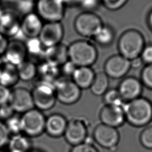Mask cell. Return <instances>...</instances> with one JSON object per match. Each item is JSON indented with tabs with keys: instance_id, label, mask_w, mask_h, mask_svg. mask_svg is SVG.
Listing matches in <instances>:
<instances>
[{
	"instance_id": "obj_24",
	"label": "cell",
	"mask_w": 152,
	"mask_h": 152,
	"mask_svg": "<svg viewBox=\"0 0 152 152\" xmlns=\"http://www.w3.org/2000/svg\"><path fill=\"white\" fill-rule=\"evenodd\" d=\"M91 66L77 67L71 80L81 89L90 88L95 76Z\"/></svg>"
},
{
	"instance_id": "obj_33",
	"label": "cell",
	"mask_w": 152,
	"mask_h": 152,
	"mask_svg": "<svg viewBox=\"0 0 152 152\" xmlns=\"http://www.w3.org/2000/svg\"><path fill=\"white\" fill-rule=\"evenodd\" d=\"M140 141L144 147L152 150V125L146 127L142 131L140 135Z\"/></svg>"
},
{
	"instance_id": "obj_50",
	"label": "cell",
	"mask_w": 152,
	"mask_h": 152,
	"mask_svg": "<svg viewBox=\"0 0 152 152\" xmlns=\"http://www.w3.org/2000/svg\"><path fill=\"white\" fill-rule=\"evenodd\" d=\"M0 152H2V151H1V150H0Z\"/></svg>"
},
{
	"instance_id": "obj_35",
	"label": "cell",
	"mask_w": 152,
	"mask_h": 152,
	"mask_svg": "<svg viewBox=\"0 0 152 152\" xmlns=\"http://www.w3.org/2000/svg\"><path fill=\"white\" fill-rule=\"evenodd\" d=\"M128 0H101L102 5L110 11H117L122 8Z\"/></svg>"
},
{
	"instance_id": "obj_5",
	"label": "cell",
	"mask_w": 152,
	"mask_h": 152,
	"mask_svg": "<svg viewBox=\"0 0 152 152\" xmlns=\"http://www.w3.org/2000/svg\"><path fill=\"white\" fill-rule=\"evenodd\" d=\"M65 8L62 0H36L35 12L46 22H61Z\"/></svg>"
},
{
	"instance_id": "obj_49",
	"label": "cell",
	"mask_w": 152,
	"mask_h": 152,
	"mask_svg": "<svg viewBox=\"0 0 152 152\" xmlns=\"http://www.w3.org/2000/svg\"><path fill=\"white\" fill-rule=\"evenodd\" d=\"M1 61H1V59H0V64H1Z\"/></svg>"
},
{
	"instance_id": "obj_6",
	"label": "cell",
	"mask_w": 152,
	"mask_h": 152,
	"mask_svg": "<svg viewBox=\"0 0 152 152\" xmlns=\"http://www.w3.org/2000/svg\"><path fill=\"white\" fill-rule=\"evenodd\" d=\"M21 117L22 133L28 137H36L45 132L46 117L42 111L33 108Z\"/></svg>"
},
{
	"instance_id": "obj_17",
	"label": "cell",
	"mask_w": 152,
	"mask_h": 152,
	"mask_svg": "<svg viewBox=\"0 0 152 152\" xmlns=\"http://www.w3.org/2000/svg\"><path fill=\"white\" fill-rule=\"evenodd\" d=\"M3 56L4 57V61L18 66L27 59L25 42L17 39H14L9 41Z\"/></svg>"
},
{
	"instance_id": "obj_29",
	"label": "cell",
	"mask_w": 152,
	"mask_h": 152,
	"mask_svg": "<svg viewBox=\"0 0 152 152\" xmlns=\"http://www.w3.org/2000/svg\"><path fill=\"white\" fill-rule=\"evenodd\" d=\"M103 100L106 105L123 106L125 103L117 88H109L103 94Z\"/></svg>"
},
{
	"instance_id": "obj_10",
	"label": "cell",
	"mask_w": 152,
	"mask_h": 152,
	"mask_svg": "<svg viewBox=\"0 0 152 152\" xmlns=\"http://www.w3.org/2000/svg\"><path fill=\"white\" fill-rule=\"evenodd\" d=\"M93 138L100 147L112 150L118 146L120 135L117 128L101 123L94 128Z\"/></svg>"
},
{
	"instance_id": "obj_1",
	"label": "cell",
	"mask_w": 152,
	"mask_h": 152,
	"mask_svg": "<svg viewBox=\"0 0 152 152\" xmlns=\"http://www.w3.org/2000/svg\"><path fill=\"white\" fill-rule=\"evenodd\" d=\"M123 109L125 120L132 126H144L152 121V103L145 97L125 102Z\"/></svg>"
},
{
	"instance_id": "obj_2",
	"label": "cell",
	"mask_w": 152,
	"mask_h": 152,
	"mask_svg": "<svg viewBox=\"0 0 152 152\" xmlns=\"http://www.w3.org/2000/svg\"><path fill=\"white\" fill-rule=\"evenodd\" d=\"M68 52L69 60L77 67L91 66L98 58L96 46L86 39L72 42L68 46Z\"/></svg>"
},
{
	"instance_id": "obj_37",
	"label": "cell",
	"mask_w": 152,
	"mask_h": 152,
	"mask_svg": "<svg viewBox=\"0 0 152 152\" xmlns=\"http://www.w3.org/2000/svg\"><path fill=\"white\" fill-rule=\"evenodd\" d=\"M102 5L101 0H80L78 7L84 11L94 12Z\"/></svg>"
},
{
	"instance_id": "obj_25",
	"label": "cell",
	"mask_w": 152,
	"mask_h": 152,
	"mask_svg": "<svg viewBox=\"0 0 152 152\" xmlns=\"http://www.w3.org/2000/svg\"><path fill=\"white\" fill-rule=\"evenodd\" d=\"M8 145L10 152H29L31 151V142L30 137L21 133L12 135Z\"/></svg>"
},
{
	"instance_id": "obj_3",
	"label": "cell",
	"mask_w": 152,
	"mask_h": 152,
	"mask_svg": "<svg viewBox=\"0 0 152 152\" xmlns=\"http://www.w3.org/2000/svg\"><path fill=\"white\" fill-rule=\"evenodd\" d=\"M145 46L144 36L139 30L134 28L124 31L117 43L119 54L129 61L139 57Z\"/></svg>"
},
{
	"instance_id": "obj_39",
	"label": "cell",
	"mask_w": 152,
	"mask_h": 152,
	"mask_svg": "<svg viewBox=\"0 0 152 152\" xmlns=\"http://www.w3.org/2000/svg\"><path fill=\"white\" fill-rule=\"evenodd\" d=\"M140 56L144 64H152V45L145 46Z\"/></svg>"
},
{
	"instance_id": "obj_15",
	"label": "cell",
	"mask_w": 152,
	"mask_h": 152,
	"mask_svg": "<svg viewBox=\"0 0 152 152\" xmlns=\"http://www.w3.org/2000/svg\"><path fill=\"white\" fill-rule=\"evenodd\" d=\"M99 118L102 124L116 128L126 121L123 106L106 104L100 111Z\"/></svg>"
},
{
	"instance_id": "obj_9",
	"label": "cell",
	"mask_w": 152,
	"mask_h": 152,
	"mask_svg": "<svg viewBox=\"0 0 152 152\" xmlns=\"http://www.w3.org/2000/svg\"><path fill=\"white\" fill-rule=\"evenodd\" d=\"M56 100L65 105L77 103L81 96V90L71 79L61 78L55 85Z\"/></svg>"
},
{
	"instance_id": "obj_32",
	"label": "cell",
	"mask_w": 152,
	"mask_h": 152,
	"mask_svg": "<svg viewBox=\"0 0 152 152\" xmlns=\"http://www.w3.org/2000/svg\"><path fill=\"white\" fill-rule=\"evenodd\" d=\"M140 81L147 88L152 90V64L145 65L140 74Z\"/></svg>"
},
{
	"instance_id": "obj_27",
	"label": "cell",
	"mask_w": 152,
	"mask_h": 152,
	"mask_svg": "<svg viewBox=\"0 0 152 152\" xmlns=\"http://www.w3.org/2000/svg\"><path fill=\"white\" fill-rule=\"evenodd\" d=\"M109 78L104 71H99L95 74L90 90L94 96H103L109 89Z\"/></svg>"
},
{
	"instance_id": "obj_7",
	"label": "cell",
	"mask_w": 152,
	"mask_h": 152,
	"mask_svg": "<svg viewBox=\"0 0 152 152\" xmlns=\"http://www.w3.org/2000/svg\"><path fill=\"white\" fill-rule=\"evenodd\" d=\"M31 91L35 108L43 112L54 106L56 100L55 86L38 82Z\"/></svg>"
},
{
	"instance_id": "obj_42",
	"label": "cell",
	"mask_w": 152,
	"mask_h": 152,
	"mask_svg": "<svg viewBox=\"0 0 152 152\" xmlns=\"http://www.w3.org/2000/svg\"><path fill=\"white\" fill-rule=\"evenodd\" d=\"M9 43L8 38L0 33V56H4Z\"/></svg>"
},
{
	"instance_id": "obj_43",
	"label": "cell",
	"mask_w": 152,
	"mask_h": 152,
	"mask_svg": "<svg viewBox=\"0 0 152 152\" xmlns=\"http://www.w3.org/2000/svg\"><path fill=\"white\" fill-rule=\"evenodd\" d=\"M144 63H143L141 58H140V56L130 60L131 68H134V69L139 68L142 66V65Z\"/></svg>"
},
{
	"instance_id": "obj_30",
	"label": "cell",
	"mask_w": 152,
	"mask_h": 152,
	"mask_svg": "<svg viewBox=\"0 0 152 152\" xmlns=\"http://www.w3.org/2000/svg\"><path fill=\"white\" fill-rule=\"evenodd\" d=\"M36 0H18L14 5V11L22 17L28 14L35 11Z\"/></svg>"
},
{
	"instance_id": "obj_31",
	"label": "cell",
	"mask_w": 152,
	"mask_h": 152,
	"mask_svg": "<svg viewBox=\"0 0 152 152\" xmlns=\"http://www.w3.org/2000/svg\"><path fill=\"white\" fill-rule=\"evenodd\" d=\"M5 124L10 134L16 135L22 133L21 117L12 115L6 120Z\"/></svg>"
},
{
	"instance_id": "obj_48",
	"label": "cell",
	"mask_w": 152,
	"mask_h": 152,
	"mask_svg": "<svg viewBox=\"0 0 152 152\" xmlns=\"http://www.w3.org/2000/svg\"><path fill=\"white\" fill-rule=\"evenodd\" d=\"M29 152H43L40 150H31Z\"/></svg>"
},
{
	"instance_id": "obj_26",
	"label": "cell",
	"mask_w": 152,
	"mask_h": 152,
	"mask_svg": "<svg viewBox=\"0 0 152 152\" xmlns=\"http://www.w3.org/2000/svg\"><path fill=\"white\" fill-rule=\"evenodd\" d=\"M115 31L109 24H104L98 33L93 37L94 41L100 46L108 47L114 42Z\"/></svg>"
},
{
	"instance_id": "obj_12",
	"label": "cell",
	"mask_w": 152,
	"mask_h": 152,
	"mask_svg": "<svg viewBox=\"0 0 152 152\" xmlns=\"http://www.w3.org/2000/svg\"><path fill=\"white\" fill-rule=\"evenodd\" d=\"M8 103L14 112L22 114L34 108L31 91L24 87L11 90Z\"/></svg>"
},
{
	"instance_id": "obj_22",
	"label": "cell",
	"mask_w": 152,
	"mask_h": 152,
	"mask_svg": "<svg viewBox=\"0 0 152 152\" xmlns=\"http://www.w3.org/2000/svg\"><path fill=\"white\" fill-rule=\"evenodd\" d=\"M37 77L39 78V82L46 83L53 86L62 78L60 68L45 61L37 65Z\"/></svg>"
},
{
	"instance_id": "obj_14",
	"label": "cell",
	"mask_w": 152,
	"mask_h": 152,
	"mask_svg": "<svg viewBox=\"0 0 152 152\" xmlns=\"http://www.w3.org/2000/svg\"><path fill=\"white\" fill-rule=\"evenodd\" d=\"M143 85L138 78L126 77L119 83L118 90L125 102H127L141 97Z\"/></svg>"
},
{
	"instance_id": "obj_20",
	"label": "cell",
	"mask_w": 152,
	"mask_h": 152,
	"mask_svg": "<svg viewBox=\"0 0 152 152\" xmlns=\"http://www.w3.org/2000/svg\"><path fill=\"white\" fill-rule=\"evenodd\" d=\"M69 60L68 46L62 43L46 48L45 62L60 67Z\"/></svg>"
},
{
	"instance_id": "obj_21",
	"label": "cell",
	"mask_w": 152,
	"mask_h": 152,
	"mask_svg": "<svg viewBox=\"0 0 152 152\" xmlns=\"http://www.w3.org/2000/svg\"><path fill=\"white\" fill-rule=\"evenodd\" d=\"M27 50V59L37 65L45 61L46 48L38 37L27 39L25 42Z\"/></svg>"
},
{
	"instance_id": "obj_23",
	"label": "cell",
	"mask_w": 152,
	"mask_h": 152,
	"mask_svg": "<svg viewBox=\"0 0 152 152\" xmlns=\"http://www.w3.org/2000/svg\"><path fill=\"white\" fill-rule=\"evenodd\" d=\"M20 80L17 67L6 61L0 64V84L10 88Z\"/></svg>"
},
{
	"instance_id": "obj_38",
	"label": "cell",
	"mask_w": 152,
	"mask_h": 152,
	"mask_svg": "<svg viewBox=\"0 0 152 152\" xmlns=\"http://www.w3.org/2000/svg\"><path fill=\"white\" fill-rule=\"evenodd\" d=\"M10 134L5 123L0 120V148L8 144Z\"/></svg>"
},
{
	"instance_id": "obj_46",
	"label": "cell",
	"mask_w": 152,
	"mask_h": 152,
	"mask_svg": "<svg viewBox=\"0 0 152 152\" xmlns=\"http://www.w3.org/2000/svg\"><path fill=\"white\" fill-rule=\"evenodd\" d=\"M3 4L5 5H11L13 6L16 4V2L18 0H0Z\"/></svg>"
},
{
	"instance_id": "obj_16",
	"label": "cell",
	"mask_w": 152,
	"mask_h": 152,
	"mask_svg": "<svg viewBox=\"0 0 152 152\" xmlns=\"http://www.w3.org/2000/svg\"><path fill=\"white\" fill-rule=\"evenodd\" d=\"M21 18L14 11H5L0 18V33L7 38L20 32Z\"/></svg>"
},
{
	"instance_id": "obj_11",
	"label": "cell",
	"mask_w": 152,
	"mask_h": 152,
	"mask_svg": "<svg viewBox=\"0 0 152 152\" xmlns=\"http://www.w3.org/2000/svg\"><path fill=\"white\" fill-rule=\"evenodd\" d=\"M131 68L130 61L118 53L109 56L106 60L103 71L109 78L119 79L125 76Z\"/></svg>"
},
{
	"instance_id": "obj_44",
	"label": "cell",
	"mask_w": 152,
	"mask_h": 152,
	"mask_svg": "<svg viewBox=\"0 0 152 152\" xmlns=\"http://www.w3.org/2000/svg\"><path fill=\"white\" fill-rule=\"evenodd\" d=\"M66 7H74L79 5L80 0H62Z\"/></svg>"
},
{
	"instance_id": "obj_45",
	"label": "cell",
	"mask_w": 152,
	"mask_h": 152,
	"mask_svg": "<svg viewBox=\"0 0 152 152\" xmlns=\"http://www.w3.org/2000/svg\"><path fill=\"white\" fill-rule=\"evenodd\" d=\"M147 24L149 28H150V30H152V9L150 10V11L149 12L147 15Z\"/></svg>"
},
{
	"instance_id": "obj_4",
	"label": "cell",
	"mask_w": 152,
	"mask_h": 152,
	"mask_svg": "<svg viewBox=\"0 0 152 152\" xmlns=\"http://www.w3.org/2000/svg\"><path fill=\"white\" fill-rule=\"evenodd\" d=\"M103 24L101 17L95 12L83 11L75 18L73 26L78 34L83 37L93 39Z\"/></svg>"
},
{
	"instance_id": "obj_18",
	"label": "cell",
	"mask_w": 152,
	"mask_h": 152,
	"mask_svg": "<svg viewBox=\"0 0 152 152\" xmlns=\"http://www.w3.org/2000/svg\"><path fill=\"white\" fill-rule=\"evenodd\" d=\"M43 26V20L34 11L22 17L20 32L27 39L38 37Z\"/></svg>"
},
{
	"instance_id": "obj_28",
	"label": "cell",
	"mask_w": 152,
	"mask_h": 152,
	"mask_svg": "<svg viewBox=\"0 0 152 152\" xmlns=\"http://www.w3.org/2000/svg\"><path fill=\"white\" fill-rule=\"evenodd\" d=\"M20 80L30 81L37 77V65L34 62L26 59L17 66Z\"/></svg>"
},
{
	"instance_id": "obj_13",
	"label": "cell",
	"mask_w": 152,
	"mask_h": 152,
	"mask_svg": "<svg viewBox=\"0 0 152 152\" xmlns=\"http://www.w3.org/2000/svg\"><path fill=\"white\" fill-rule=\"evenodd\" d=\"M64 35V28L61 22H46L43 24L38 36L45 48L61 43Z\"/></svg>"
},
{
	"instance_id": "obj_8",
	"label": "cell",
	"mask_w": 152,
	"mask_h": 152,
	"mask_svg": "<svg viewBox=\"0 0 152 152\" xmlns=\"http://www.w3.org/2000/svg\"><path fill=\"white\" fill-rule=\"evenodd\" d=\"M88 122L81 117H75L68 121L64 134L65 141L72 146L85 142L88 138Z\"/></svg>"
},
{
	"instance_id": "obj_34",
	"label": "cell",
	"mask_w": 152,
	"mask_h": 152,
	"mask_svg": "<svg viewBox=\"0 0 152 152\" xmlns=\"http://www.w3.org/2000/svg\"><path fill=\"white\" fill-rule=\"evenodd\" d=\"M59 68L62 78L71 79L77 66L72 62L68 60Z\"/></svg>"
},
{
	"instance_id": "obj_41",
	"label": "cell",
	"mask_w": 152,
	"mask_h": 152,
	"mask_svg": "<svg viewBox=\"0 0 152 152\" xmlns=\"http://www.w3.org/2000/svg\"><path fill=\"white\" fill-rule=\"evenodd\" d=\"M11 90L0 84V105L8 103Z\"/></svg>"
},
{
	"instance_id": "obj_19",
	"label": "cell",
	"mask_w": 152,
	"mask_h": 152,
	"mask_svg": "<svg viewBox=\"0 0 152 152\" xmlns=\"http://www.w3.org/2000/svg\"><path fill=\"white\" fill-rule=\"evenodd\" d=\"M68 121L61 113H53L46 118L45 132L50 137L58 138L64 135Z\"/></svg>"
},
{
	"instance_id": "obj_40",
	"label": "cell",
	"mask_w": 152,
	"mask_h": 152,
	"mask_svg": "<svg viewBox=\"0 0 152 152\" xmlns=\"http://www.w3.org/2000/svg\"><path fill=\"white\" fill-rule=\"evenodd\" d=\"M14 111L9 103L0 105V119H8L14 115Z\"/></svg>"
},
{
	"instance_id": "obj_36",
	"label": "cell",
	"mask_w": 152,
	"mask_h": 152,
	"mask_svg": "<svg viewBox=\"0 0 152 152\" xmlns=\"http://www.w3.org/2000/svg\"><path fill=\"white\" fill-rule=\"evenodd\" d=\"M70 152H99V151L87 140L84 142L72 146Z\"/></svg>"
},
{
	"instance_id": "obj_47",
	"label": "cell",
	"mask_w": 152,
	"mask_h": 152,
	"mask_svg": "<svg viewBox=\"0 0 152 152\" xmlns=\"http://www.w3.org/2000/svg\"><path fill=\"white\" fill-rule=\"evenodd\" d=\"M4 11H5V10H4V9L2 8V7L0 5V18L2 16V15L3 14Z\"/></svg>"
}]
</instances>
